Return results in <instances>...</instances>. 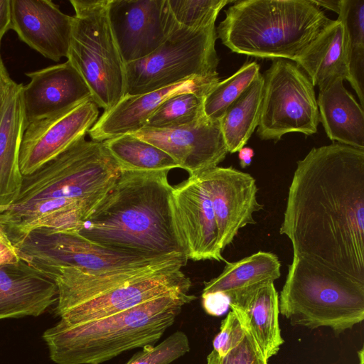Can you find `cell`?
<instances>
[{
	"label": "cell",
	"instance_id": "cell-3",
	"mask_svg": "<svg viewBox=\"0 0 364 364\" xmlns=\"http://www.w3.org/2000/svg\"><path fill=\"white\" fill-rule=\"evenodd\" d=\"M168 172L121 171L77 233L100 245L134 255L186 257Z\"/></svg>",
	"mask_w": 364,
	"mask_h": 364
},
{
	"label": "cell",
	"instance_id": "cell-33",
	"mask_svg": "<svg viewBox=\"0 0 364 364\" xmlns=\"http://www.w3.org/2000/svg\"><path fill=\"white\" fill-rule=\"evenodd\" d=\"M246 331L236 314L230 310L222 321L220 331L213 341V350L224 356L244 338Z\"/></svg>",
	"mask_w": 364,
	"mask_h": 364
},
{
	"label": "cell",
	"instance_id": "cell-1",
	"mask_svg": "<svg viewBox=\"0 0 364 364\" xmlns=\"http://www.w3.org/2000/svg\"><path fill=\"white\" fill-rule=\"evenodd\" d=\"M279 233L293 256L364 284V150L333 142L298 161Z\"/></svg>",
	"mask_w": 364,
	"mask_h": 364
},
{
	"label": "cell",
	"instance_id": "cell-22",
	"mask_svg": "<svg viewBox=\"0 0 364 364\" xmlns=\"http://www.w3.org/2000/svg\"><path fill=\"white\" fill-rule=\"evenodd\" d=\"M230 308L252 336L267 361L278 353L284 341L279 322V294L274 282L231 303Z\"/></svg>",
	"mask_w": 364,
	"mask_h": 364
},
{
	"label": "cell",
	"instance_id": "cell-5",
	"mask_svg": "<svg viewBox=\"0 0 364 364\" xmlns=\"http://www.w3.org/2000/svg\"><path fill=\"white\" fill-rule=\"evenodd\" d=\"M330 21L311 0L235 1L216 33L233 53L294 61Z\"/></svg>",
	"mask_w": 364,
	"mask_h": 364
},
{
	"label": "cell",
	"instance_id": "cell-39",
	"mask_svg": "<svg viewBox=\"0 0 364 364\" xmlns=\"http://www.w3.org/2000/svg\"><path fill=\"white\" fill-rule=\"evenodd\" d=\"M312 2L319 8L323 7L326 9L336 12L338 15L340 12L341 0H311Z\"/></svg>",
	"mask_w": 364,
	"mask_h": 364
},
{
	"label": "cell",
	"instance_id": "cell-28",
	"mask_svg": "<svg viewBox=\"0 0 364 364\" xmlns=\"http://www.w3.org/2000/svg\"><path fill=\"white\" fill-rule=\"evenodd\" d=\"M206 95L183 92L171 96L147 119L144 127L171 129L192 124L204 117Z\"/></svg>",
	"mask_w": 364,
	"mask_h": 364
},
{
	"label": "cell",
	"instance_id": "cell-16",
	"mask_svg": "<svg viewBox=\"0 0 364 364\" xmlns=\"http://www.w3.org/2000/svg\"><path fill=\"white\" fill-rule=\"evenodd\" d=\"M26 75L31 79L22 87L26 126L92 100L85 81L68 60Z\"/></svg>",
	"mask_w": 364,
	"mask_h": 364
},
{
	"label": "cell",
	"instance_id": "cell-8",
	"mask_svg": "<svg viewBox=\"0 0 364 364\" xmlns=\"http://www.w3.org/2000/svg\"><path fill=\"white\" fill-rule=\"evenodd\" d=\"M215 23L198 28L179 25L152 53L125 64V95L144 94L191 77L219 80Z\"/></svg>",
	"mask_w": 364,
	"mask_h": 364
},
{
	"label": "cell",
	"instance_id": "cell-24",
	"mask_svg": "<svg viewBox=\"0 0 364 364\" xmlns=\"http://www.w3.org/2000/svg\"><path fill=\"white\" fill-rule=\"evenodd\" d=\"M281 276V262L272 252L259 251L237 262H226L223 272L204 283L203 292L220 291L235 303Z\"/></svg>",
	"mask_w": 364,
	"mask_h": 364
},
{
	"label": "cell",
	"instance_id": "cell-37",
	"mask_svg": "<svg viewBox=\"0 0 364 364\" xmlns=\"http://www.w3.org/2000/svg\"><path fill=\"white\" fill-rule=\"evenodd\" d=\"M10 0H0V45L4 34L11 29Z\"/></svg>",
	"mask_w": 364,
	"mask_h": 364
},
{
	"label": "cell",
	"instance_id": "cell-7",
	"mask_svg": "<svg viewBox=\"0 0 364 364\" xmlns=\"http://www.w3.org/2000/svg\"><path fill=\"white\" fill-rule=\"evenodd\" d=\"M70 2L75 15L68 60L85 81L92 100L107 110L125 95V65L108 19V0Z\"/></svg>",
	"mask_w": 364,
	"mask_h": 364
},
{
	"label": "cell",
	"instance_id": "cell-40",
	"mask_svg": "<svg viewBox=\"0 0 364 364\" xmlns=\"http://www.w3.org/2000/svg\"><path fill=\"white\" fill-rule=\"evenodd\" d=\"M7 207L8 206H0V214L1 213H3L7 208ZM0 240H3L5 241H10L9 240L8 237L6 236L1 223H0Z\"/></svg>",
	"mask_w": 364,
	"mask_h": 364
},
{
	"label": "cell",
	"instance_id": "cell-21",
	"mask_svg": "<svg viewBox=\"0 0 364 364\" xmlns=\"http://www.w3.org/2000/svg\"><path fill=\"white\" fill-rule=\"evenodd\" d=\"M336 78L318 88L319 118L333 141L364 150V111Z\"/></svg>",
	"mask_w": 364,
	"mask_h": 364
},
{
	"label": "cell",
	"instance_id": "cell-23",
	"mask_svg": "<svg viewBox=\"0 0 364 364\" xmlns=\"http://www.w3.org/2000/svg\"><path fill=\"white\" fill-rule=\"evenodd\" d=\"M294 62L318 88L338 77L348 80L346 36L341 21L331 19Z\"/></svg>",
	"mask_w": 364,
	"mask_h": 364
},
{
	"label": "cell",
	"instance_id": "cell-19",
	"mask_svg": "<svg viewBox=\"0 0 364 364\" xmlns=\"http://www.w3.org/2000/svg\"><path fill=\"white\" fill-rule=\"evenodd\" d=\"M57 296L55 283L21 259L0 266V320L40 316Z\"/></svg>",
	"mask_w": 364,
	"mask_h": 364
},
{
	"label": "cell",
	"instance_id": "cell-38",
	"mask_svg": "<svg viewBox=\"0 0 364 364\" xmlns=\"http://www.w3.org/2000/svg\"><path fill=\"white\" fill-rule=\"evenodd\" d=\"M254 155L255 152L252 148L247 146L242 147L238 151V158L240 166L243 168L249 166L252 163Z\"/></svg>",
	"mask_w": 364,
	"mask_h": 364
},
{
	"label": "cell",
	"instance_id": "cell-18",
	"mask_svg": "<svg viewBox=\"0 0 364 364\" xmlns=\"http://www.w3.org/2000/svg\"><path fill=\"white\" fill-rule=\"evenodd\" d=\"M219 80L191 77L169 87L152 92L124 95L112 108L105 110L88 132L93 141L105 140L133 134L142 129L147 119L166 99L183 92L206 95Z\"/></svg>",
	"mask_w": 364,
	"mask_h": 364
},
{
	"label": "cell",
	"instance_id": "cell-4",
	"mask_svg": "<svg viewBox=\"0 0 364 364\" xmlns=\"http://www.w3.org/2000/svg\"><path fill=\"white\" fill-rule=\"evenodd\" d=\"M196 299L189 293L173 294L86 323L59 321L45 331L43 338L57 364H100L125 351L153 345L182 307Z\"/></svg>",
	"mask_w": 364,
	"mask_h": 364
},
{
	"label": "cell",
	"instance_id": "cell-9",
	"mask_svg": "<svg viewBox=\"0 0 364 364\" xmlns=\"http://www.w3.org/2000/svg\"><path fill=\"white\" fill-rule=\"evenodd\" d=\"M20 259L38 272L73 267L89 273L135 268L185 257L183 255L148 257L96 244L77 232L38 228L14 246Z\"/></svg>",
	"mask_w": 364,
	"mask_h": 364
},
{
	"label": "cell",
	"instance_id": "cell-10",
	"mask_svg": "<svg viewBox=\"0 0 364 364\" xmlns=\"http://www.w3.org/2000/svg\"><path fill=\"white\" fill-rule=\"evenodd\" d=\"M262 76L258 136L278 141L287 133H316L320 122L317 99L306 74L294 61L276 59Z\"/></svg>",
	"mask_w": 364,
	"mask_h": 364
},
{
	"label": "cell",
	"instance_id": "cell-25",
	"mask_svg": "<svg viewBox=\"0 0 364 364\" xmlns=\"http://www.w3.org/2000/svg\"><path fill=\"white\" fill-rule=\"evenodd\" d=\"M264 78H257L228 108L220 118V127L229 153L245 146L258 126L263 95Z\"/></svg>",
	"mask_w": 364,
	"mask_h": 364
},
{
	"label": "cell",
	"instance_id": "cell-14",
	"mask_svg": "<svg viewBox=\"0 0 364 364\" xmlns=\"http://www.w3.org/2000/svg\"><path fill=\"white\" fill-rule=\"evenodd\" d=\"M210 197L223 250L232 242L239 230L256 223L253 213L263 209L257 199L256 180L232 167H218L200 176Z\"/></svg>",
	"mask_w": 364,
	"mask_h": 364
},
{
	"label": "cell",
	"instance_id": "cell-17",
	"mask_svg": "<svg viewBox=\"0 0 364 364\" xmlns=\"http://www.w3.org/2000/svg\"><path fill=\"white\" fill-rule=\"evenodd\" d=\"M11 29L32 49L58 62L68 53L73 16L50 0H10Z\"/></svg>",
	"mask_w": 364,
	"mask_h": 364
},
{
	"label": "cell",
	"instance_id": "cell-32",
	"mask_svg": "<svg viewBox=\"0 0 364 364\" xmlns=\"http://www.w3.org/2000/svg\"><path fill=\"white\" fill-rule=\"evenodd\" d=\"M242 341L224 356L212 350L206 364H268L252 336L246 330Z\"/></svg>",
	"mask_w": 364,
	"mask_h": 364
},
{
	"label": "cell",
	"instance_id": "cell-27",
	"mask_svg": "<svg viewBox=\"0 0 364 364\" xmlns=\"http://www.w3.org/2000/svg\"><path fill=\"white\" fill-rule=\"evenodd\" d=\"M343 24L348 80L364 107V0H341L338 17Z\"/></svg>",
	"mask_w": 364,
	"mask_h": 364
},
{
	"label": "cell",
	"instance_id": "cell-29",
	"mask_svg": "<svg viewBox=\"0 0 364 364\" xmlns=\"http://www.w3.org/2000/svg\"><path fill=\"white\" fill-rule=\"evenodd\" d=\"M259 73V65L256 61H248L230 77L217 82L205 97L204 112L206 117L220 120L228 108Z\"/></svg>",
	"mask_w": 364,
	"mask_h": 364
},
{
	"label": "cell",
	"instance_id": "cell-36",
	"mask_svg": "<svg viewBox=\"0 0 364 364\" xmlns=\"http://www.w3.org/2000/svg\"><path fill=\"white\" fill-rule=\"evenodd\" d=\"M12 80L3 62L0 53V115L9 85Z\"/></svg>",
	"mask_w": 364,
	"mask_h": 364
},
{
	"label": "cell",
	"instance_id": "cell-13",
	"mask_svg": "<svg viewBox=\"0 0 364 364\" xmlns=\"http://www.w3.org/2000/svg\"><path fill=\"white\" fill-rule=\"evenodd\" d=\"M132 135L167 153L189 176H200L218 166L228 153L220 120L210 119L206 116L188 126L143 127Z\"/></svg>",
	"mask_w": 364,
	"mask_h": 364
},
{
	"label": "cell",
	"instance_id": "cell-35",
	"mask_svg": "<svg viewBox=\"0 0 364 364\" xmlns=\"http://www.w3.org/2000/svg\"><path fill=\"white\" fill-rule=\"evenodd\" d=\"M20 258L11 242L0 240V266L15 263Z\"/></svg>",
	"mask_w": 364,
	"mask_h": 364
},
{
	"label": "cell",
	"instance_id": "cell-12",
	"mask_svg": "<svg viewBox=\"0 0 364 364\" xmlns=\"http://www.w3.org/2000/svg\"><path fill=\"white\" fill-rule=\"evenodd\" d=\"M98 107L90 100L72 109L28 124L19 152L22 176L33 173L85 136L97 120Z\"/></svg>",
	"mask_w": 364,
	"mask_h": 364
},
{
	"label": "cell",
	"instance_id": "cell-30",
	"mask_svg": "<svg viewBox=\"0 0 364 364\" xmlns=\"http://www.w3.org/2000/svg\"><path fill=\"white\" fill-rule=\"evenodd\" d=\"M175 21L188 28H198L215 23L218 14L228 0H167Z\"/></svg>",
	"mask_w": 364,
	"mask_h": 364
},
{
	"label": "cell",
	"instance_id": "cell-2",
	"mask_svg": "<svg viewBox=\"0 0 364 364\" xmlns=\"http://www.w3.org/2000/svg\"><path fill=\"white\" fill-rule=\"evenodd\" d=\"M120 173L103 142L81 137L33 173L23 176L18 196L0 214L6 236L16 246L38 228L77 232Z\"/></svg>",
	"mask_w": 364,
	"mask_h": 364
},
{
	"label": "cell",
	"instance_id": "cell-15",
	"mask_svg": "<svg viewBox=\"0 0 364 364\" xmlns=\"http://www.w3.org/2000/svg\"><path fill=\"white\" fill-rule=\"evenodd\" d=\"M172 199L187 259L226 262L218 244L211 201L200 177L189 176L173 187Z\"/></svg>",
	"mask_w": 364,
	"mask_h": 364
},
{
	"label": "cell",
	"instance_id": "cell-11",
	"mask_svg": "<svg viewBox=\"0 0 364 364\" xmlns=\"http://www.w3.org/2000/svg\"><path fill=\"white\" fill-rule=\"evenodd\" d=\"M107 16L124 65L154 52L178 25L167 0H108Z\"/></svg>",
	"mask_w": 364,
	"mask_h": 364
},
{
	"label": "cell",
	"instance_id": "cell-26",
	"mask_svg": "<svg viewBox=\"0 0 364 364\" xmlns=\"http://www.w3.org/2000/svg\"><path fill=\"white\" fill-rule=\"evenodd\" d=\"M121 171H159L180 168L167 153L132 134L102 141Z\"/></svg>",
	"mask_w": 364,
	"mask_h": 364
},
{
	"label": "cell",
	"instance_id": "cell-41",
	"mask_svg": "<svg viewBox=\"0 0 364 364\" xmlns=\"http://www.w3.org/2000/svg\"><path fill=\"white\" fill-rule=\"evenodd\" d=\"M359 358H360V363L359 364H364L363 360V349L362 348L360 351H358Z\"/></svg>",
	"mask_w": 364,
	"mask_h": 364
},
{
	"label": "cell",
	"instance_id": "cell-6",
	"mask_svg": "<svg viewBox=\"0 0 364 364\" xmlns=\"http://www.w3.org/2000/svg\"><path fill=\"white\" fill-rule=\"evenodd\" d=\"M279 307L292 326L328 327L338 334L363 321L364 284L293 256Z\"/></svg>",
	"mask_w": 364,
	"mask_h": 364
},
{
	"label": "cell",
	"instance_id": "cell-31",
	"mask_svg": "<svg viewBox=\"0 0 364 364\" xmlns=\"http://www.w3.org/2000/svg\"><path fill=\"white\" fill-rule=\"evenodd\" d=\"M190 348L186 334L176 331L156 346H144L126 364H169L189 352Z\"/></svg>",
	"mask_w": 364,
	"mask_h": 364
},
{
	"label": "cell",
	"instance_id": "cell-20",
	"mask_svg": "<svg viewBox=\"0 0 364 364\" xmlns=\"http://www.w3.org/2000/svg\"><path fill=\"white\" fill-rule=\"evenodd\" d=\"M23 85L12 80L0 115V206H9L20 193L19 152L26 128Z\"/></svg>",
	"mask_w": 364,
	"mask_h": 364
},
{
	"label": "cell",
	"instance_id": "cell-34",
	"mask_svg": "<svg viewBox=\"0 0 364 364\" xmlns=\"http://www.w3.org/2000/svg\"><path fill=\"white\" fill-rule=\"evenodd\" d=\"M201 298L203 309L210 316H222L230 309V299L223 291L203 292Z\"/></svg>",
	"mask_w": 364,
	"mask_h": 364
}]
</instances>
